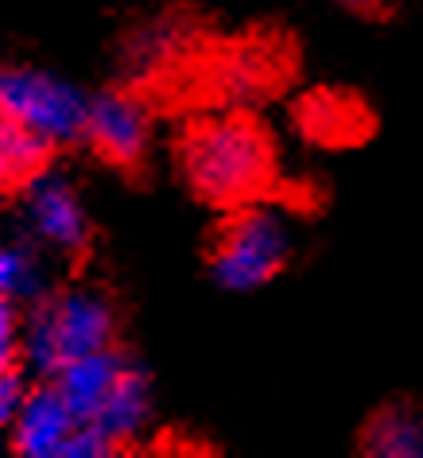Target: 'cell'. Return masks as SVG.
<instances>
[{"label":"cell","instance_id":"obj_11","mask_svg":"<svg viewBox=\"0 0 423 458\" xmlns=\"http://www.w3.org/2000/svg\"><path fill=\"white\" fill-rule=\"evenodd\" d=\"M365 454L373 458H419L423 454V423L411 404L381 411L365 435Z\"/></svg>","mask_w":423,"mask_h":458},{"label":"cell","instance_id":"obj_6","mask_svg":"<svg viewBox=\"0 0 423 458\" xmlns=\"http://www.w3.org/2000/svg\"><path fill=\"white\" fill-rule=\"evenodd\" d=\"M31 194H28V222L36 229L39 242H47L63 253H78L86 249L89 242V222H86V210L78 202L74 187L66 179H55V175H39L28 182Z\"/></svg>","mask_w":423,"mask_h":458},{"label":"cell","instance_id":"obj_2","mask_svg":"<svg viewBox=\"0 0 423 458\" xmlns=\"http://www.w3.org/2000/svg\"><path fill=\"white\" fill-rule=\"evenodd\" d=\"M89 98L78 86L31 66H0V117L24 124L47 144H74L86 129Z\"/></svg>","mask_w":423,"mask_h":458},{"label":"cell","instance_id":"obj_16","mask_svg":"<svg viewBox=\"0 0 423 458\" xmlns=\"http://www.w3.org/2000/svg\"><path fill=\"white\" fill-rule=\"evenodd\" d=\"M342 4H350V8H361V13H369V8L385 4V0H342Z\"/></svg>","mask_w":423,"mask_h":458},{"label":"cell","instance_id":"obj_7","mask_svg":"<svg viewBox=\"0 0 423 458\" xmlns=\"http://www.w3.org/2000/svg\"><path fill=\"white\" fill-rule=\"evenodd\" d=\"M74 423L78 420L63 404V396L47 385V388H36V393H24L8 428H13V446L20 458H59Z\"/></svg>","mask_w":423,"mask_h":458},{"label":"cell","instance_id":"obj_3","mask_svg":"<svg viewBox=\"0 0 423 458\" xmlns=\"http://www.w3.org/2000/svg\"><path fill=\"white\" fill-rule=\"evenodd\" d=\"M113 307L97 292H66L51 300L31 323L28 358L39 373H55L59 365L97 353L113 342Z\"/></svg>","mask_w":423,"mask_h":458},{"label":"cell","instance_id":"obj_9","mask_svg":"<svg viewBox=\"0 0 423 458\" xmlns=\"http://www.w3.org/2000/svg\"><path fill=\"white\" fill-rule=\"evenodd\" d=\"M148 416H152V385H148V373L124 361V369L117 373L109 396L101 400V408L86 423L97 428L113 446H121L124 439H132V435L144 428Z\"/></svg>","mask_w":423,"mask_h":458},{"label":"cell","instance_id":"obj_1","mask_svg":"<svg viewBox=\"0 0 423 458\" xmlns=\"http://www.w3.org/2000/svg\"><path fill=\"white\" fill-rule=\"evenodd\" d=\"M268 144L245 121L199 124L182 144V171L190 187L210 202H241L268 179Z\"/></svg>","mask_w":423,"mask_h":458},{"label":"cell","instance_id":"obj_12","mask_svg":"<svg viewBox=\"0 0 423 458\" xmlns=\"http://www.w3.org/2000/svg\"><path fill=\"white\" fill-rule=\"evenodd\" d=\"M39 292H43L39 260L24 253V249L0 245V295L16 303V300H36Z\"/></svg>","mask_w":423,"mask_h":458},{"label":"cell","instance_id":"obj_4","mask_svg":"<svg viewBox=\"0 0 423 458\" xmlns=\"http://www.w3.org/2000/svg\"><path fill=\"white\" fill-rule=\"evenodd\" d=\"M292 253V233L280 214L245 210L222 229L210 257V272L225 292H257L280 276Z\"/></svg>","mask_w":423,"mask_h":458},{"label":"cell","instance_id":"obj_8","mask_svg":"<svg viewBox=\"0 0 423 458\" xmlns=\"http://www.w3.org/2000/svg\"><path fill=\"white\" fill-rule=\"evenodd\" d=\"M121 369H124V358L106 346L97 353H86V358L59 365V369L51 373V388L63 396V404L71 408V416L78 423H86L101 408V400L109 396V388L117 381Z\"/></svg>","mask_w":423,"mask_h":458},{"label":"cell","instance_id":"obj_10","mask_svg":"<svg viewBox=\"0 0 423 458\" xmlns=\"http://www.w3.org/2000/svg\"><path fill=\"white\" fill-rule=\"evenodd\" d=\"M51 148L55 144H47L43 136L24 129V124L0 117V191L28 187L47 167Z\"/></svg>","mask_w":423,"mask_h":458},{"label":"cell","instance_id":"obj_14","mask_svg":"<svg viewBox=\"0 0 423 458\" xmlns=\"http://www.w3.org/2000/svg\"><path fill=\"white\" fill-rule=\"evenodd\" d=\"M20 353V315L16 303L0 295V369H13Z\"/></svg>","mask_w":423,"mask_h":458},{"label":"cell","instance_id":"obj_13","mask_svg":"<svg viewBox=\"0 0 423 458\" xmlns=\"http://www.w3.org/2000/svg\"><path fill=\"white\" fill-rule=\"evenodd\" d=\"M109 454H117V446L97 428H89V423H74V431L66 435V443L59 451V458H109Z\"/></svg>","mask_w":423,"mask_h":458},{"label":"cell","instance_id":"obj_5","mask_svg":"<svg viewBox=\"0 0 423 458\" xmlns=\"http://www.w3.org/2000/svg\"><path fill=\"white\" fill-rule=\"evenodd\" d=\"M148 109L129 94H101L86 106L82 136L97 148L109 164L129 167L148 152Z\"/></svg>","mask_w":423,"mask_h":458},{"label":"cell","instance_id":"obj_15","mask_svg":"<svg viewBox=\"0 0 423 458\" xmlns=\"http://www.w3.org/2000/svg\"><path fill=\"white\" fill-rule=\"evenodd\" d=\"M24 381H20L16 369H0V428H8L20 408V400H24Z\"/></svg>","mask_w":423,"mask_h":458}]
</instances>
